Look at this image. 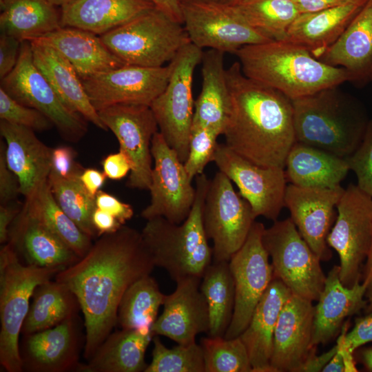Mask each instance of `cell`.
<instances>
[{"instance_id": "1", "label": "cell", "mask_w": 372, "mask_h": 372, "mask_svg": "<svg viewBox=\"0 0 372 372\" xmlns=\"http://www.w3.org/2000/svg\"><path fill=\"white\" fill-rule=\"evenodd\" d=\"M141 233L123 225L103 234L76 262L55 280L75 296L84 317V357L91 358L117 324L118 309L127 289L154 268Z\"/></svg>"}, {"instance_id": "2", "label": "cell", "mask_w": 372, "mask_h": 372, "mask_svg": "<svg viewBox=\"0 0 372 372\" xmlns=\"http://www.w3.org/2000/svg\"><path fill=\"white\" fill-rule=\"evenodd\" d=\"M226 76L231 111L225 144L256 165L285 169L296 142L291 100L246 76L238 61L226 69Z\"/></svg>"}, {"instance_id": "3", "label": "cell", "mask_w": 372, "mask_h": 372, "mask_svg": "<svg viewBox=\"0 0 372 372\" xmlns=\"http://www.w3.org/2000/svg\"><path fill=\"white\" fill-rule=\"evenodd\" d=\"M235 54L246 76L291 100L350 81L344 69L327 65L286 40L245 45Z\"/></svg>"}, {"instance_id": "4", "label": "cell", "mask_w": 372, "mask_h": 372, "mask_svg": "<svg viewBox=\"0 0 372 372\" xmlns=\"http://www.w3.org/2000/svg\"><path fill=\"white\" fill-rule=\"evenodd\" d=\"M291 102L296 142L342 158L361 143L369 122L365 110L338 86Z\"/></svg>"}, {"instance_id": "5", "label": "cell", "mask_w": 372, "mask_h": 372, "mask_svg": "<svg viewBox=\"0 0 372 372\" xmlns=\"http://www.w3.org/2000/svg\"><path fill=\"white\" fill-rule=\"evenodd\" d=\"M209 181L204 173L196 177L194 203L182 223L155 217L147 220L141 232L154 266L163 268L176 282L187 278L201 279L213 262L203 220Z\"/></svg>"}, {"instance_id": "6", "label": "cell", "mask_w": 372, "mask_h": 372, "mask_svg": "<svg viewBox=\"0 0 372 372\" xmlns=\"http://www.w3.org/2000/svg\"><path fill=\"white\" fill-rule=\"evenodd\" d=\"M59 271L23 264L6 242L0 251V364L8 372L23 369L19 334L36 288Z\"/></svg>"}, {"instance_id": "7", "label": "cell", "mask_w": 372, "mask_h": 372, "mask_svg": "<svg viewBox=\"0 0 372 372\" xmlns=\"http://www.w3.org/2000/svg\"><path fill=\"white\" fill-rule=\"evenodd\" d=\"M182 25L156 7L100 37L125 65L162 67L191 43Z\"/></svg>"}, {"instance_id": "8", "label": "cell", "mask_w": 372, "mask_h": 372, "mask_svg": "<svg viewBox=\"0 0 372 372\" xmlns=\"http://www.w3.org/2000/svg\"><path fill=\"white\" fill-rule=\"evenodd\" d=\"M203 50L192 43L185 45L169 63L171 74L163 92L152 103L160 133L184 163L194 113V72L201 62Z\"/></svg>"}, {"instance_id": "9", "label": "cell", "mask_w": 372, "mask_h": 372, "mask_svg": "<svg viewBox=\"0 0 372 372\" xmlns=\"http://www.w3.org/2000/svg\"><path fill=\"white\" fill-rule=\"evenodd\" d=\"M262 244L271 260L273 277L293 295L317 301L326 276L320 260L300 234L290 218L265 228Z\"/></svg>"}, {"instance_id": "10", "label": "cell", "mask_w": 372, "mask_h": 372, "mask_svg": "<svg viewBox=\"0 0 372 372\" xmlns=\"http://www.w3.org/2000/svg\"><path fill=\"white\" fill-rule=\"evenodd\" d=\"M19 103L46 116L66 141L76 143L87 131V121L68 108L36 66L29 41H22L17 63L1 86Z\"/></svg>"}, {"instance_id": "11", "label": "cell", "mask_w": 372, "mask_h": 372, "mask_svg": "<svg viewBox=\"0 0 372 372\" xmlns=\"http://www.w3.org/2000/svg\"><path fill=\"white\" fill-rule=\"evenodd\" d=\"M336 208L335 223L327 242L339 256L342 283L351 287L360 281L372 240V198L351 183L344 190Z\"/></svg>"}, {"instance_id": "12", "label": "cell", "mask_w": 372, "mask_h": 372, "mask_svg": "<svg viewBox=\"0 0 372 372\" xmlns=\"http://www.w3.org/2000/svg\"><path fill=\"white\" fill-rule=\"evenodd\" d=\"M256 218L231 180L216 172L209 181L203 212L205 234L213 242V261L229 262L245 242Z\"/></svg>"}, {"instance_id": "13", "label": "cell", "mask_w": 372, "mask_h": 372, "mask_svg": "<svg viewBox=\"0 0 372 372\" xmlns=\"http://www.w3.org/2000/svg\"><path fill=\"white\" fill-rule=\"evenodd\" d=\"M180 3L189 41L201 50L235 54L243 46L272 41L249 25L234 6L212 0Z\"/></svg>"}, {"instance_id": "14", "label": "cell", "mask_w": 372, "mask_h": 372, "mask_svg": "<svg viewBox=\"0 0 372 372\" xmlns=\"http://www.w3.org/2000/svg\"><path fill=\"white\" fill-rule=\"evenodd\" d=\"M265 229L262 223L254 221L245 242L229 261L234 282L235 304L224 335L227 339L238 337L244 331L273 278L269 256L262 240Z\"/></svg>"}, {"instance_id": "15", "label": "cell", "mask_w": 372, "mask_h": 372, "mask_svg": "<svg viewBox=\"0 0 372 372\" xmlns=\"http://www.w3.org/2000/svg\"><path fill=\"white\" fill-rule=\"evenodd\" d=\"M151 153L154 167L151 176L149 204L141 211L146 220L161 216L182 223L189 216L196 198L184 163L167 143L159 131L152 138Z\"/></svg>"}, {"instance_id": "16", "label": "cell", "mask_w": 372, "mask_h": 372, "mask_svg": "<svg viewBox=\"0 0 372 372\" xmlns=\"http://www.w3.org/2000/svg\"><path fill=\"white\" fill-rule=\"evenodd\" d=\"M97 112L107 130L116 136L119 151L132 163L126 185L132 189H149L153 169L151 144L158 131L150 107L118 104Z\"/></svg>"}, {"instance_id": "17", "label": "cell", "mask_w": 372, "mask_h": 372, "mask_svg": "<svg viewBox=\"0 0 372 372\" xmlns=\"http://www.w3.org/2000/svg\"><path fill=\"white\" fill-rule=\"evenodd\" d=\"M213 162L238 188V193L250 204L256 218L277 220L285 207L287 178L284 168L256 165L218 144Z\"/></svg>"}, {"instance_id": "18", "label": "cell", "mask_w": 372, "mask_h": 372, "mask_svg": "<svg viewBox=\"0 0 372 372\" xmlns=\"http://www.w3.org/2000/svg\"><path fill=\"white\" fill-rule=\"evenodd\" d=\"M171 66L124 65L83 79L87 94L98 111L118 104L150 106L165 90Z\"/></svg>"}, {"instance_id": "19", "label": "cell", "mask_w": 372, "mask_h": 372, "mask_svg": "<svg viewBox=\"0 0 372 372\" xmlns=\"http://www.w3.org/2000/svg\"><path fill=\"white\" fill-rule=\"evenodd\" d=\"M341 186L334 189L287 186L285 207L301 236L321 261L332 257L327 242L335 219L334 208L344 192Z\"/></svg>"}, {"instance_id": "20", "label": "cell", "mask_w": 372, "mask_h": 372, "mask_svg": "<svg viewBox=\"0 0 372 372\" xmlns=\"http://www.w3.org/2000/svg\"><path fill=\"white\" fill-rule=\"evenodd\" d=\"M200 281L198 278H187L176 282V289L166 295L163 311L152 327L154 335L188 344L196 342L198 334L209 333V314L200 289Z\"/></svg>"}, {"instance_id": "21", "label": "cell", "mask_w": 372, "mask_h": 372, "mask_svg": "<svg viewBox=\"0 0 372 372\" xmlns=\"http://www.w3.org/2000/svg\"><path fill=\"white\" fill-rule=\"evenodd\" d=\"M313 302L291 294L285 303L274 329L270 364L273 372H298L311 347Z\"/></svg>"}, {"instance_id": "22", "label": "cell", "mask_w": 372, "mask_h": 372, "mask_svg": "<svg viewBox=\"0 0 372 372\" xmlns=\"http://www.w3.org/2000/svg\"><path fill=\"white\" fill-rule=\"evenodd\" d=\"M0 134L5 141L7 165L18 178L21 194L28 198L48 181L52 148L34 130L6 121H0Z\"/></svg>"}, {"instance_id": "23", "label": "cell", "mask_w": 372, "mask_h": 372, "mask_svg": "<svg viewBox=\"0 0 372 372\" xmlns=\"http://www.w3.org/2000/svg\"><path fill=\"white\" fill-rule=\"evenodd\" d=\"M25 336L21 353L23 369L34 372L76 369L79 336L75 316L52 328Z\"/></svg>"}, {"instance_id": "24", "label": "cell", "mask_w": 372, "mask_h": 372, "mask_svg": "<svg viewBox=\"0 0 372 372\" xmlns=\"http://www.w3.org/2000/svg\"><path fill=\"white\" fill-rule=\"evenodd\" d=\"M8 243L25 264L59 271L80 258L54 233L21 207L9 229Z\"/></svg>"}, {"instance_id": "25", "label": "cell", "mask_w": 372, "mask_h": 372, "mask_svg": "<svg viewBox=\"0 0 372 372\" xmlns=\"http://www.w3.org/2000/svg\"><path fill=\"white\" fill-rule=\"evenodd\" d=\"M314 306L311 347L326 344L340 331L347 318L366 307L365 286L357 282L345 287L340 278L339 265L326 276L324 288Z\"/></svg>"}, {"instance_id": "26", "label": "cell", "mask_w": 372, "mask_h": 372, "mask_svg": "<svg viewBox=\"0 0 372 372\" xmlns=\"http://www.w3.org/2000/svg\"><path fill=\"white\" fill-rule=\"evenodd\" d=\"M344 69L350 81L372 80V0H367L340 37L318 59Z\"/></svg>"}, {"instance_id": "27", "label": "cell", "mask_w": 372, "mask_h": 372, "mask_svg": "<svg viewBox=\"0 0 372 372\" xmlns=\"http://www.w3.org/2000/svg\"><path fill=\"white\" fill-rule=\"evenodd\" d=\"M60 52L81 80L125 65L103 42L99 35L72 27H61L32 39Z\"/></svg>"}, {"instance_id": "28", "label": "cell", "mask_w": 372, "mask_h": 372, "mask_svg": "<svg viewBox=\"0 0 372 372\" xmlns=\"http://www.w3.org/2000/svg\"><path fill=\"white\" fill-rule=\"evenodd\" d=\"M291 294L281 280L273 277L247 327L239 335L247 350L252 372H273L270 360L274 329L279 314Z\"/></svg>"}, {"instance_id": "29", "label": "cell", "mask_w": 372, "mask_h": 372, "mask_svg": "<svg viewBox=\"0 0 372 372\" xmlns=\"http://www.w3.org/2000/svg\"><path fill=\"white\" fill-rule=\"evenodd\" d=\"M36 66L49 81L62 102L97 127L107 130L92 105L83 81L72 64L57 50L29 41Z\"/></svg>"}, {"instance_id": "30", "label": "cell", "mask_w": 372, "mask_h": 372, "mask_svg": "<svg viewBox=\"0 0 372 372\" xmlns=\"http://www.w3.org/2000/svg\"><path fill=\"white\" fill-rule=\"evenodd\" d=\"M224 54L213 49L203 52L201 63L202 87L194 103L192 125L210 130L223 135L231 111Z\"/></svg>"}, {"instance_id": "31", "label": "cell", "mask_w": 372, "mask_h": 372, "mask_svg": "<svg viewBox=\"0 0 372 372\" xmlns=\"http://www.w3.org/2000/svg\"><path fill=\"white\" fill-rule=\"evenodd\" d=\"M154 8L152 0H73L61 7V23L101 36Z\"/></svg>"}, {"instance_id": "32", "label": "cell", "mask_w": 372, "mask_h": 372, "mask_svg": "<svg viewBox=\"0 0 372 372\" xmlns=\"http://www.w3.org/2000/svg\"><path fill=\"white\" fill-rule=\"evenodd\" d=\"M366 1L300 13L289 27L284 40L304 48L318 59L340 37Z\"/></svg>"}, {"instance_id": "33", "label": "cell", "mask_w": 372, "mask_h": 372, "mask_svg": "<svg viewBox=\"0 0 372 372\" xmlns=\"http://www.w3.org/2000/svg\"><path fill=\"white\" fill-rule=\"evenodd\" d=\"M154 336L151 329H125L110 333L81 372H141L147 365L145 353Z\"/></svg>"}, {"instance_id": "34", "label": "cell", "mask_w": 372, "mask_h": 372, "mask_svg": "<svg viewBox=\"0 0 372 372\" xmlns=\"http://www.w3.org/2000/svg\"><path fill=\"white\" fill-rule=\"evenodd\" d=\"M285 169L291 184L329 189L340 187L350 170L344 158L298 142L289 151Z\"/></svg>"}, {"instance_id": "35", "label": "cell", "mask_w": 372, "mask_h": 372, "mask_svg": "<svg viewBox=\"0 0 372 372\" xmlns=\"http://www.w3.org/2000/svg\"><path fill=\"white\" fill-rule=\"evenodd\" d=\"M61 27V12L47 0H0L1 34L31 41Z\"/></svg>"}, {"instance_id": "36", "label": "cell", "mask_w": 372, "mask_h": 372, "mask_svg": "<svg viewBox=\"0 0 372 372\" xmlns=\"http://www.w3.org/2000/svg\"><path fill=\"white\" fill-rule=\"evenodd\" d=\"M26 212L61 238L80 258L92 245L85 234L61 209L55 200L48 181L22 204Z\"/></svg>"}, {"instance_id": "37", "label": "cell", "mask_w": 372, "mask_h": 372, "mask_svg": "<svg viewBox=\"0 0 372 372\" xmlns=\"http://www.w3.org/2000/svg\"><path fill=\"white\" fill-rule=\"evenodd\" d=\"M23 324V335L52 328L75 316L78 301L63 283L51 280L39 285Z\"/></svg>"}, {"instance_id": "38", "label": "cell", "mask_w": 372, "mask_h": 372, "mask_svg": "<svg viewBox=\"0 0 372 372\" xmlns=\"http://www.w3.org/2000/svg\"><path fill=\"white\" fill-rule=\"evenodd\" d=\"M200 289L207 304L211 337L224 336L232 318L235 287L229 262L213 261L201 278Z\"/></svg>"}, {"instance_id": "39", "label": "cell", "mask_w": 372, "mask_h": 372, "mask_svg": "<svg viewBox=\"0 0 372 372\" xmlns=\"http://www.w3.org/2000/svg\"><path fill=\"white\" fill-rule=\"evenodd\" d=\"M165 297L150 274L139 278L127 289L121 300L117 324L125 329H152Z\"/></svg>"}, {"instance_id": "40", "label": "cell", "mask_w": 372, "mask_h": 372, "mask_svg": "<svg viewBox=\"0 0 372 372\" xmlns=\"http://www.w3.org/2000/svg\"><path fill=\"white\" fill-rule=\"evenodd\" d=\"M234 7L249 25L272 41L284 40L300 14L292 0H242Z\"/></svg>"}, {"instance_id": "41", "label": "cell", "mask_w": 372, "mask_h": 372, "mask_svg": "<svg viewBox=\"0 0 372 372\" xmlns=\"http://www.w3.org/2000/svg\"><path fill=\"white\" fill-rule=\"evenodd\" d=\"M48 181L61 209L85 234L92 238L98 237L92 223L96 197L86 189L79 176L61 178L50 174Z\"/></svg>"}, {"instance_id": "42", "label": "cell", "mask_w": 372, "mask_h": 372, "mask_svg": "<svg viewBox=\"0 0 372 372\" xmlns=\"http://www.w3.org/2000/svg\"><path fill=\"white\" fill-rule=\"evenodd\" d=\"M205 372H252L247 350L240 338H203Z\"/></svg>"}, {"instance_id": "43", "label": "cell", "mask_w": 372, "mask_h": 372, "mask_svg": "<svg viewBox=\"0 0 372 372\" xmlns=\"http://www.w3.org/2000/svg\"><path fill=\"white\" fill-rule=\"evenodd\" d=\"M152 361L145 372H205L203 351L196 342L167 347L154 335Z\"/></svg>"}, {"instance_id": "44", "label": "cell", "mask_w": 372, "mask_h": 372, "mask_svg": "<svg viewBox=\"0 0 372 372\" xmlns=\"http://www.w3.org/2000/svg\"><path fill=\"white\" fill-rule=\"evenodd\" d=\"M218 136L209 129L192 127L189 152L184 166L189 176L194 178L204 173L207 165L213 162V158L218 145Z\"/></svg>"}, {"instance_id": "45", "label": "cell", "mask_w": 372, "mask_h": 372, "mask_svg": "<svg viewBox=\"0 0 372 372\" xmlns=\"http://www.w3.org/2000/svg\"><path fill=\"white\" fill-rule=\"evenodd\" d=\"M0 119L34 132L48 130L54 126L51 121L41 112L19 103L1 87Z\"/></svg>"}, {"instance_id": "46", "label": "cell", "mask_w": 372, "mask_h": 372, "mask_svg": "<svg viewBox=\"0 0 372 372\" xmlns=\"http://www.w3.org/2000/svg\"><path fill=\"white\" fill-rule=\"evenodd\" d=\"M349 321L343 324L337 344L344 359L345 371H357L353 355L361 346L372 342V313L356 318L349 332Z\"/></svg>"}, {"instance_id": "47", "label": "cell", "mask_w": 372, "mask_h": 372, "mask_svg": "<svg viewBox=\"0 0 372 372\" xmlns=\"http://www.w3.org/2000/svg\"><path fill=\"white\" fill-rule=\"evenodd\" d=\"M344 158L350 170L355 174L358 187L372 198V120L360 145Z\"/></svg>"}, {"instance_id": "48", "label": "cell", "mask_w": 372, "mask_h": 372, "mask_svg": "<svg viewBox=\"0 0 372 372\" xmlns=\"http://www.w3.org/2000/svg\"><path fill=\"white\" fill-rule=\"evenodd\" d=\"M76 157V152L70 146L63 145L52 148L50 174L61 178L80 176L84 169Z\"/></svg>"}, {"instance_id": "49", "label": "cell", "mask_w": 372, "mask_h": 372, "mask_svg": "<svg viewBox=\"0 0 372 372\" xmlns=\"http://www.w3.org/2000/svg\"><path fill=\"white\" fill-rule=\"evenodd\" d=\"M21 194L17 176L10 169L6 159V144L0 143V203L6 204L17 200Z\"/></svg>"}, {"instance_id": "50", "label": "cell", "mask_w": 372, "mask_h": 372, "mask_svg": "<svg viewBox=\"0 0 372 372\" xmlns=\"http://www.w3.org/2000/svg\"><path fill=\"white\" fill-rule=\"evenodd\" d=\"M95 197L96 207L112 214L122 225L132 218L134 210L131 205L102 190H99Z\"/></svg>"}, {"instance_id": "51", "label": "cell", "mask_w": 372, "mask_h": 372, "mask_svg": "<svg viewBox=\"0 0 372 372\" xmlns=\"http://www.w3.org/2000/svg\"><path fill=\"white\" fill-rule=\"evenodd\" d=\"M21 41L5 34L0 36V79L10 73L16 66Z\"/></svg>"}, {"instance_id": "52", "label": "cell", "mask_w": 372, "mask_h": 372, "mask_svg": "<svg viewBox=\"0 0 372 372\" xmlns=\"http://www.w3.org/2000/svg\"><path fill=\"white\" fill-rule=\"evenodd\" d=\"M103 172L112 180H121L132 169V163L127 156L118 151L107 155L102 161Z\"/></svg>"}, {"instance_id": "53", "label": "cell", "mask_w": 372, "mask_h": 372, "mask_svg": "<svg viewBox=\"0 0 372 372\" xmlns=\"http://www.w3.org/2000/svg\"><path fill=\"white\" fill-rule=\"evenodd\" d=\"M22 204L16 200L0 205V242H8L9 229L13 220L21 209Z\"/></svg>"}, {"instance_id": "54", "label": "cell", "mask_w": 372, "mask_h": 372, "mask_svg": "<svg viewBox=\"0 0 372 372\" xmlns=\"http://www.w3.org/2000/svg\"><path fill=\"white\" fill-rule=\"evenodd\" d=\"M93 225L98 237L117 231L123 225L112 214L96 207L92 215Z\"/></svg>"}, {"instance_id": "55", "label": "cell", "mask_w": 372, "mask_h": 372, "mask_svg": "<svg viewBox=\"0 0 372 372\" xmlns=\"http://www.w3.org/2000/svg\"><path fill=\"white\" fill-rule=\"evenodd\" d=\"M338 349L336 344L328 351L320 355H316V347L313 348L310 354L299 369L298 372H320L333 358Z\"/></svg>"}, {"instance_id": "56", "label": "cell", "mask_w": 372, "mask_h": 372, "mask_svg": "<svg viewBox=\"0 0 372 372\" xmlns=\"http://www.w3.org/2000/svg\"><path fill=\"white\" fill-rule=\"evenodd\" d=\"M300 14L318 12L340 6L356 0H292Z\"/></svg>"}, {"instance_id": "57", "label": "cell", "mask_w": 372, "mask_h": 372, "mask_svg": "<svg viewBox=\"0 0 372 372\" xmlns=\"http://www.w3.org/2000/svg\"><path fill=\"white\" fill-rule=\"evenodd\" d=\"M106 178L107 176L103 172L94 168L84 169L79 176L86 189L95 196L104 185Z\"/></svg>"}, {"instance_id": "58", "label": "cell", "mask_w": 372, "mask_h": 372, "mask_svg": "<svg viewBox=\"0 0 372 372\" xmlns=\"http://www.w3.org/2000/svg\"><path fill=\"white\" fill-rule=\"evenodd\" d=\"M362 283L365 286V298L367 301L365 312L372 313V240L362 268Z\"/></svg>"}, {"instance_id": "59", "label": "cell", "mask_w": 372, "mask_h": 372, "mask_svg": "<svg viewBox=\"0 0 372 372\" xmlns=\"http://www.w3.org/2000/svg\"><path fill=\"white\" fill-rule=\"evenodd\" d=\"M156 7L173 19L183 23L180 0H152Z\"/></svg>"}, {"instance_id": "60", "label": "cell", "mask_w": 372, "mask_h": 372, "mask_svg": "<svg viewBox=\"0 0 372 372\" xmlns=\"http://www.w3.org/2000/svg\"><path fill=\"white\" fill-rule=\"evenodd\" d=\"M345 365L341 352L338 349L337 352L324 367L322 372H344Z\"/></svg>"}, {"instance_id": "61", "label": "cell", "mask_w": 372, "mask_h": 372, "mask_svg": "<svg viewBox=\"0 0 372 372\" xmlns=\"http://www.w3.org/2000/svg\"><path fill=\"white\" fill-rule=\"evenodd\" d=\"M358 360L366 371L372 372V347L360 349Z\"/></svg>"}, {"instance_id": "62", "label": "cell", "mask_w": 372, "mask_h": 372, "mask_svg": "<svg viewBox=\"0 0 372 372\" xmlns=\"http://www.w3.org/2000/svg\"><path fill=\"white\" fill-rule=\"evenodd\" d=\"M55 6H62L73 0H47Z\"/></svg>"}, {"instance_id": "63", "label": "cell", "mask_w": 372, "mask_h": 372, "mask_svg": "<svg viewBox=\"0 0 372 372\" xmlns=\"http://www.w3.org/2000/svg\"><path fill=\"white\" fill-rule=\"evenodd\" d=\"M212 1L227 4V5L234 6L242 0H212Z\"/></svg>"}]
</instances>
